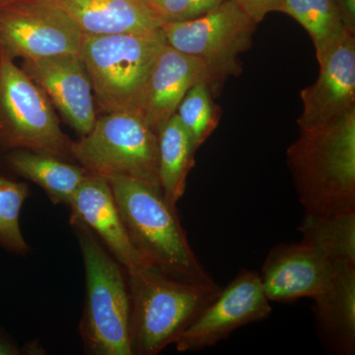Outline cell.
Wrapping results in <instances>:
<instances>
[{
  "label": "cell",
  "instance_id": "1",
  "mask_svg": "<svg viewBox=\"0 0 355 355\" xmlns=\"http://www.w3.org/2000/svg\"><path fill=\"white\" fill-rule=\"evenodd\" d=\"M106 179L133 246L149 265L173 279L216 284L191 249L176 205L160 187L121 175Z\"/></svg>",
  "mask_w": 355,
  "mask_h": 355
},
{
  "label": "cell",
  "instance_id": "2",
  "mask_svg": "<svg viewBox=\"0 0 355 355\" xmlns=\"http://www.w3.org/2000/svg\"><path fill=\"white\" fill-rule=\"evenodd\" d=\"M286 155L305 212L329 216L355 210V110L301 130Z\"/></svg>",
  "mask_w": 355,
  "mask_h": 355
},
{
  "label": "cell",
  "instance_id": "3",
  "mask_svg": "<svg viewBox=\"0 0 355 355\" xmlns=\"http://www.w3.org/2000/svg\"><path fill=\"white\" fill-rule=\"evenodd\" d=\"M70 224L85 268V305L79 327L84 349L92 355H132L127 270L85 223L70 217Z\"/></svg>",
  "mask_w": 355,
  "mask_h": 355
},
{
  "label": "cell",
  "instance_id": "4",
  "mask_svg": "<svg viewBox=\"0 0 355 355\" xmlns=\"http://www.w3.org/2000/svg\"><path fill=\"white\" fill-rule=\"evenodd\" d=\"M133 354L155 355L179 336L216 298L218 284L168 277L153 266L127 270Z\"/></svg>",
  "mask_w": 355,
  "mask_h": 355
},
{
  "label": "cell",
  "instance_id": "5",
  "mask_svg": "<svg viewBox=\"0 0 355 355\" xmlns=\"http://www.w3.org/2000/svg\"><path fill=\"white\" fill-rule=\"evenodd\" d=\"M166 44L161 28L103 36L83 35L79 57L87 70L95 101L105 113L135 111Z\"/></svg>",
  "mask_w": 355,
  "mask_h": 355
},
{
  "label": "cell",
  "instance_id": "6",
  "mask_svg": "<svg viewBox=\"0 0 355 355\" xmlns=\"http://www.w3.org/2000/svg\"><path fill=\"white\" fill-rule=\"evenodd\" d=\"M256 27L235 0H226L195 19L164 22L160 28L170 46L203 62L216 98L229 77L242 73L239 57L251 48Z\"/></svg>",
  "mask_w": 355,
  "mask_h": 355
},
{
  "label": "cell",
  "instance_id": "7",
  "mask_svg": "<svg viewBox=\"0 0 355 355\" xmlns=\"http://www.w3.org/2000/svg\"><path fill=\"white\" fill-rule=\"evenodd\" d=\"M71 144L46 93L0 51V147L67 159Z\"/></svg>",
  "mask_w": 355,
  "mask_h": 355
},
{
  "label": "cell",
  "instance_id": "8",
  "mask_svg": "<svg viewBox=\"0 0 355 355\" xmlns=\"http://www.w3.org/2000/svg\"><path fill=\"white\" fill-rule=\"evenodd\" d=\"M72 158L92 174L128 176L160 187L158 137L135 111L107 113L71 144Z\"/></svg>",
  "mask_w": 355,
  "mask_h": 355
},
{
  "label": "cell",
  "instance_id": "9",
  "mask_svg": "<svg viewBox=\"0 0 355 355\" xmlns=\"http://www.w3.org/2000/svg\"><path fill=\"white\" fill-rule=\"evenodd\" d=\"M83 34L55 0L0 6V51L14 60L79 55Z\"/></svg>",
  "mask_w": 355,
  "mask_h": 355
},
{
  "label": "cell",
  "instance_id": "10",
  "mask_svg": "<svg viewBox=\"0 0 355 355\" xmlns=\"http://www.w3.org/2000/svg\"><path fill=\"white\" fill-rule=\"evenodd\" d=\"M272 312L259 272L242 270L225 288H221L174 345L180 352L207 349L246 324L268 319Z\"/></svg>",
  "mask_w": 355,
  "mask_h": 355
},
{
  "label": "cell",
  "instance_id": "11",
  "mask_svg": "<svg viewBox=\"0 0 355 355\" xmlns=\"http://www.w3.org/2000/svg\"><path fill=\"white\" fill-rule=\"evenodd\" d=\"M334 273L333 261L301 240L273 247L259 275L270 302H291L316 297L331 286Z\"/></svg>",
  "mask_w": 355,
  "mask_h": 355
},
{
  "label": "cell",
  "instance_id": "12",
  "mask_svg": "<svg viewBox=\"0 0 355 355\" xmlns=\"http://www.w3.org/2000/svg\"><path fill=\"white\" fill-rule=\"evenodd\" d=\"M318 62L316 83L301 90L300 130L322 127L355 110L354 33H347Z\"/></svg>",
  "mask_w": 355,
  "mask_h": 355
},
{
  "label": "cell",
  "instance_id": "13",
  "mask_svg": "<svg viewBox=\"0 0 355 355\" xmlns=\"http://www.w3.org/2000/svg\"><path fill=\"white\" fill-rule=\"evenodd\" d=\"M26 73L46 93L62 119L79 135H87L96 120L92 84L79 55L23 60Z\"/></svg>",
  "mask_w": 355,
  "mask_h": 355
},
{
  "label": "cell",
  "instance_id": "14",
  "mask_svg": "<svg viewBox=\"0 0 355 355\" xmlns=\"http://www.w3.org/2000/svg\"><path fill=\"white\" fill-rule=\"evenodd\" d=\"M205 64L197 58L175 50L166 44L142 88L135 112L154 132L176 114L180 103L191 86L200 81L207 83Z\"/></svg>",
  "mask_w": 355,
  "mask_h": 355
},
{
  "label": "cell",
  "instance_id": "15",
  "mask_svg": "<svg viewBox=\"0 0 355 355\" xmlns=\"http://www.w3.org/2000/svg\"><path fill=\"white\" fill-rule=\"evenodd\" d=\"M69 207L70 217L85 223L125 270L153 266L133 246L106 178L89 173Z\"/></svg>",
  "mask_w": 355,
  "mask_h": 355
},
{
  "label": "cell",
  "instance_id": "16",
  "mask_svg": "<svg viewBox=\"0 0 355 355\" xmlns=\"http://www.w3.org/2000/svg\"><path fill=\"white\" fill-rule=\"evenodd\" d=\"M333 282L313 298L314 317L322 342L334 354L355 352V263H334Z\"/></svg>",
  "mask_w": 355,
  "mask_h": 355
},
{
  "label": "cell",
  "instance_id": "17",
  "mask_svg": "<svg viewBox=\"0 0 355 355\" xmlns=\"http://www.w3.org/2000/svg\"><path fill=\"white\" fill-rule=\"evenodd\" d=\"M83 35L123 34L158 29L162 21L142 0H55Z\"/></svg>",
  "mask_w": 355,
  "mask_h": 355
},
{
  "label": "cell",
  "instance_id": "18",
  "mask_svg": "<svg viewBox=\"0 0 355 355\" xmlns=\"http://www.w3.org/2000/svg\"><path fill=\"white\" fill-rule=\"evenodd\" d=\"M7 163L14 172L38 184L55 205H69L89 171L64 159L37 151H11Z\"/></svg>",
  "mask_w": 355,
  "mask_h": 355
},
{
  "label": "cell",
  "instance_id": "19",
  "mask_svg": "<svg viewBox=\"0 0 355 355\" xmlns=\"http://www.w3.org/2000/svg\"><path fill=\"white\" fill-rule=\"evenodd\" d=\"M157 137L159 184L166 200L177 207L186 191L198 149L176 114L161 128Z\"/></svg>",
  "mask_w": 355,
  "mask_h": 355
},
{
  "label": "cell",
  "instance_id": "20",
  "mask_svg": "<svg viewBox=\"0 0 355 355\" xmlns=\"http://www.w3.org/2000/svg\"><path fill=\"white\" fill-rule=\"evenodd\" d=\"M298 230L303 241L333 263H355V210L329 216L305 212Z\"/></svg>",
  "mask_w": 355,
  "mask_h": 355
},
{
  "label": "cell",
  "instance_id": "21",
  "mask_svg": "<svg viewBox=\"0 0 355 355\" xmlns=\"http://www.w3.org/2000/svg\"><path fill=\"white\" fill-rule=\"evenodd\" d=\"M279 12L291 16L308 32L318 62L350 32L335 0H284Z\"/></svg>",
  "mask_w": 355,
  "mask_h": 355
},
{
  "label": "cell",
  "instance_id": "22",
  "mask_svg": "<svg viewBox=\"0 0 355 355\" xmlns=\"http://www.w3.org/2000/svg\"><path fill=\"white\" fill-rule=\"evenodd\" d=\"M205 81L191 86L178 107L176 116L198 149L216 130L221 109Z\"/></svg>",
  "mask_w": 355,
  "mask_h": 355
},
{
  "label": "cell",
  "instance_id": "23",
  "mask_svg": "<svg viewBox=\"0 0 355 355\" xmlns=\"http://www.w3.org/2000/svg\"><path fill=\"white\" fill-rule=\"evenodd\" d=\"M28 196L27 184L0 177V245L20 254L30 250L19 223L21 209Z\"/></svg>",
  "mask_w": 355,
  "mask_h": 355
},
{
  "label": "cell",
  "instance_id": "24",
  "mask_svg": "<svg viewBox=\"0 0 355 355\" xmlns=\"http://www.w3.org/2000/svg\"><path fill=\"white\" fill-rule=\"evenodd\" d=\"M226 0H153L149 3L159 19L164 22L200 17Z\"/></svg>",
  "mask_w": 355,
  "mask_h": 355
},
{
  "label": "cell",
  "instance_id": "25",
  "mask_svg": "<svg viewBox=\"0 0 355 355\" xmlns=\"http://www.w3.org/2000/svg\"><path fill=\"white\" fill-rule=\"evenodd\" d=\"M257 25L268 13L279 11L284 0H235Z\"/></svg>",
  "mask_w": 355,
  "mask_h": 355
},
{
  "label": "cell",
  "instance_id": "26",
  "mask_svg": "<svg viewBox=\"0 0 355 355\" xmlns=\"http://www.w3.org/2000/svg\"><path fill=\"white\" fill-rule=\"evenodd\" d=\"M340 9L343 24L349 31L355 33V0H335Z\"/></svg>",
  "mask_w": 355,
  "mask_h": 355
},
{
  "label": "cell",
  "instance_id": "27",
  "mask_svg": "<svg viewBox=\"0 0 355 355\" xmlns=\"http://www.w3.org/2000/svg\"><path fill=\"white\" fill-rule=\"evenodd\" d=\"M18 349L13 347L10 343H7L4 340H0V355H13L17 354Z\"/></svg>",
  "mask_w": 355,
  "mask_h": 355
},
{
  "label": "cell",
  "instance_id": "28",
  "mask_svg": "<svg viewBox=\"0 0 355 355\" xmlns=\"http://www.w3.org/2000/svg\"><path fill=\"white\" fill-rule=\"evenodd\" d=\"M19 1V0H0V6L6 4L12 3V2Z\"/></svg>",
  "mask_w": 355,
  "mask_h": 355
},
{
  "label": "cell",
  "instance_id": "29",
  "mask_svg": "<svg viewBox=\"0 0 355 355\" xmlns=\"http://www.w3.org/2000/svg\"><path fill=\"white\" fill-rule=\"evenodd\" d=\"M142 1L146 2L147 4H149L151 1H153V0H142Z\"/></svg>",
  "mask_w": 355,
  "mask_h": 355
}]
</instances>
